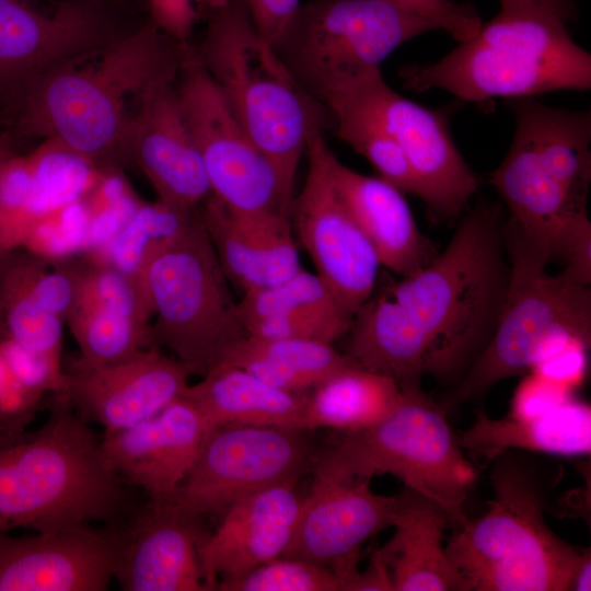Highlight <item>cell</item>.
Wrapping results in <instances>:
<instances>
[{"label":"cell","instance_id":"obj_1","mask_svg":"<svg viewBox=\"0 0 591 591\" xmlns=\"http://www.w3.org/2000/svg\"><path fill=\"white\" fill-rule=\"evenodd\" d=\"M189 49L148 19L102 50L34 81L10 109L15 132L109 167L144 96L177 78Z\"/></svg>","mask_w":591,"mask_h":591},{"label":"cell","instance_id":"obj_2","mask_svg":"<svg viewBox=\"0 0 591 591\" xmlns=\"http://www.w3.org/2000/svg\"><path fill=\"white\" fill-rule=\"evenodd\" d=\"M505 252L500 208L480 204L441 254L385 290L419 335L425 374L457 383L489 341L509 285Z\"/></svg>","mask_w":591,"mask_h":591},{"label":"cell","instance_id":"obj_3","mask_svg":"<svg viewBox=\"0 0 591 591\" xmlns=\"http://www.w3.org/2000/svg\"><path fill=\"white\" fill-rule=\"evenodd\" d=\"M126 501L102 438L65 395L54 396L39 430L0 448V533H55L112 522Z\"/></svg>","mask_w":591,"mask_h":591},{"label":"cell","instance_id":"obj_4","mask_svg":"<svg viewBox=\"0 0 591 591\" xmlns=\"http://www.w3.org/2000/svg\"><path fill=\"white\" fill-rule=\"evenodd\" d=\"M558 15L532 5L501 3L476 35L430 65L399 69L404 86L441 89L478 105L591 89V55L570 37Z\"/></svg>","mask_w":591,"mask_h":591},{"label":"cell","instance_id":"obj_5","mask_svg":"<svg viewBox=\"0 0 591 591\" xmlns=\"http://www.w3.org/2000/svg\"><path fill=\"white\" fill-rule=\"evenodd\" d=\"M515 132L488 182L512 221L548 256L564 258L580 233L591 229V113L555 108L534 97L507 100Z\"/></svg>","mask_w":591,"mask_h":591},{"label":"cell","instance_id":"obj_6","mask_svg":"<svg viewBox=\"0 0 591 591\" xmlns=\"http://www.w3.org/2000/svg\"><path fill=\"white\" fill-rule=\"evenodd\" d=\"M193 51L242 130L293 192L310 130L321 123L318 105L257 31L244 0L210 10Z\"/></svg>","mask_w":591,"mask_h":591},{"label":"cell","instance_id":"obj_7","mask_svg":"<svg viewBox=\"0 0 591 591\" xmlns=\"http://www.w3.org/2000/svg\"><path fill=\"white\" fill-rule=\"evenodd\" d=\"M495 461L486 512L456 528L445 545L467 591L570 590L583 551L547 524L534 470L508 453Z\"/></svg>","mask_w":591,"mask_h":591},{"label":"cell","instance_id":"obj_8","mask_svg":"<svg viewBox=\"0 0 591 591\" xmlns=\"http://www.w3.org/2000/svg\"><path fill=\"white\" fill-rule=\"evenodd\" d=\"M503 240L510 265L506 300L496 328L466 373L439 405L479 399L496 383L529 373L572 339L591 341V290L564 270L551 275V259L509 221Z\"/></svg>","mask_w":591,"mask_h":591},{"label":"cell","instance_id":"obj_9","mask_svg":"<svg viewBox=\"0 0 591 591\" xmlns=\"http://www.w3.org/2000/svg\"><path fill=\"white\" fill-rule=\"evenodd\" d=\"M403 394L390 416L372 427L345 432L316 457L313 467L370 480L391 474L440 507L450 525L459 528L467 520L464 506L477 477L474 463L460 447L439 403L422 389Z\"/></svg>","mask_w":591,"mask_h":591},{"label":"cell","instance_id":"obj_10","mask_svg":"<svg viewBox=\"0 0 591 591\" xmlns=\"http://www.w3.org/2000/svg\"><path fill=\"white\" fill-rule=\"evenodd\" d=\"M141 283L154 318V345L169 349L192 374L208 373L247 336L200 208L151 262Z\"/></svg>","mask_w":591,"mask_h":591},{"label":"cell","instance_id":"obj_11","mask_svg":"<svg viewBox=\"0 0 591 591\" xmlns=\"http://www.w3.org/2000/svg\"><path fill=\"white\" fill-rule=\"evenodd\" d=\"M434 30L385 0H310L274 47L301 89L328 108L398 46Z\"/></svg>","mask_w":591,"mask_h":591},{"label":"cell","instance_id":"obj_12","mask_svg":"<svg viewBox=\"0 0 591 591\" xmlns=\"http://www.w3.org/2000/svg\"><path fill=\"white\" fill-rule=\"evenodd\" d=\"M127 0H0V97L11 108L48 71L91 55L134 31Z\"/></svg>","mask_w":591,"mask_h":591},{"label":"cell","instance_id":"obj_13","mask_svg":"<svg viewBox=\"0 0 591 591\" xmlns=\"http://www.w3.org/2000/svg\"><path fill=\"white\" fill-rule=\"evenodd\" d=\"M211 196L240 217H290L293 192L242 130L193 47L176 78Z\"/></svg>","mask_w":591,"mask_h":591},{"label":"cell","instance_id":"obj_14","mask_svg":"<svg viewBox=\"0 0 591 591\" xmlns=\"http://www.w3.org/2000/svg\"><path fill=\"white\" fill-rule=\"evenodd\" d=\"M302 432L267 426L209 427L187 475L162 500L205 517L223 513L266 487L298 480L317 457Z\"/></svg>","mask_w":591,"mask_h":591},{"label":"cell","instance_id":"obj_15","mask_svg":"<svg viewBox=\"0 0 591 591\" xmlns=\"http://www.w3.org/2000/svg\"><path fill=\"white\" fill-rule=\"evenodd\" d=\"M322 124L310 130L304 185L290 208L296 240L310 256L315 274L351 317L375 290L381 266L374 247L336 189Z\"/></svg>","mask_w":591,"mask_h":591},{"label":"cell","instance_id":"obj_16","mask_svg":"<svg viewBox=\"0 0 591 591\" xmlns=\"http://www.w3.org/2000/svg\"><path fill=\"white\" fill-rule=\"evenodd\" d=\"M347 103L376 119L405 154L430 218L452 220L477 189V178L451 137L448 115L392 90L380 69L360 79L331 107Z\"/></svg>","mask_w":591,"mask_h":591},{"label":"cell","instance_id":"obj_17","mask_svg":"<svg viewBox=\"0 0 591 591\" xmlns=\"http://www.w3.org/2000/svg\"><path fill=\"white\" fill-rule=\"evenodd\" d=\"M66 393L76 414L103 433L137 425L182 397L190 371L158 347L109 363L92 364L79 357L63 368Z\"/></svg>","mask_w":591,"mask_h":591},{"label":"cell","instance_id":"obj_18","mask_svg":"<svg viewBox=\"0 0 591 591\" xmlns=\"http://www.w3.org/2000/svg\"><path fill=\"white\" fill-rule=\"evenodd\" d=\"M118 161L137 166L158 199L166 204L195 210L211 196L176 79L155 86L144 96L127 125Z\"/></svg>","mask_w":591,"mask_h":591},{"label":"cell","instance_id":"obj_19","mask_svg":"<svg viewBox=\"0 0 591 591\" xmlns=\"http://www.w3.org/2000/svg\"><path fill=\"white\" fill-rule=\"evenodd\" d=\"M121 532L80 526L0 533V591H104L114 579Z\"/></svg>","mask_w":591,"mask_h":591},{"label":"cell","instance_id":"obj_20","mask_svg":"<svg viewBox=\"0 0 591 591\" xmlns=\"http://www.w3.org/2000/svg\"><path fill=\"white\" fill-rule=\"evenodd\" d=\"M310 491L302 498L292 540L282 556L329 566L360 551L392 526L403 494H375L370 479L335 475L313 467Z\"/></svg>","mask_w":591,"mask_h":591},{"label":"cell","instance_id":"obj_21","mask_svg":"<svg viewBox=\"0 0 591 591\" xmlns=\"http://www.w3.org/2000/svg\"><path fill=\"white\" fill-rule=\"evenodd\" d=\"M199 515L151 499L123 533L114 579L125 591H209L199 549L207 537Z\"/></svg>","mask_w":591,"mask_h":591},{"label":"cell","instance_id":"obj_22","mask_svg":"<svg viewBox=\"0 0 591 591\" xmlns=\"http://www.w3.org/2000/svg\"><path fill=\"white\" fill-rule=\"evenodd\" d=\"M208 428L183 395L137 425L103 433L102 448L124 483L140 487L150 499H164L187 475Z\"/></svg>","mask_w":591,"mask_h":591},{"label":"cell","instance_id":"obj_23","mask_svg":"<svg viewBox=\"0 0 591 591\" xmlns=\"http://www.w3.org/2000/svg\"><path fill=\"white\" fill-rule=\"evenodd\" d=\"M297 480L282 482L253 493L222 514L217 529L199 549L208 590L218 581L235 577L282 556L298 522L302 498Z\"/></svg>","mask_w":591,"mask_h":591},{"label":"cell","instance_id":"obj_24","mask_svg":"<svg viewBox=\"0 0 591 591\" xmlns=\"http://www.w3.org/2000/svg\"><path fill=\"white\" fill-rule=\"evenodd\" d=\"M200 213L229 282L241 293L278 283L300 268L290 217L235 216L212 196Z\"/></svg>","mask_w":591,"mask_h":591},{"label":"cell","instance_id":"obj_25","mask_svg":"<svg viewBox=\"0 0 591 591\" xmlns=\"http://www.w3.org/2000/svg\"><path fill=\"white\" fill-rule=\"evenodd\" d=\"M328 165L336 189L374 247L381 266L408 277L437 256L418 230L403 192L380 176L354 171L332 151Z\"/></svg>","mask_w":591,"mask_h":591},{"label":"cell","instance_id":"obj_26","mask_svg":"<svg viewBox=\"0 0 591 591\" xmlns=\"http://www.w3.org/2000/svg\"><path fill=\"white\" fill-rule=\"evenodd\" d=\"M466 456L488 463L510 450L565 456L590 455L591 408L573 397L530 417L490 418L478 410L471 427L456 436Z\"/></svg>","mask_w":591,"mask_h":591},{"label":"cell","instance_id":"obj_27","mask_svg":"<svg viewBox=\"0 0 591 591\" xmlns=\"http://www.w3.org/2000/svg\"><path fill=\"white\" fill-rule=\"evenodd\" d=\"M402 494L394 534L379 548L394 591H467L443 545L450 524L444 511L408 488Z\"/></svg>","mask_w":591,"mask_h":591},{"label":"cell","instance_id":"obj_28","mask_svg":"<svg viewBox=\"0 0 591 591\" xmlns=\"http://www.w3.org/2000/svg\"><path fill=\"white\" fill-rule=\"evenodd\" d=\"M190 401L208 427L248 425L304 431L308 392L276 387L251 372L221 363L189 384Z\"/></svg>","mask_w":591,"mask_h":591},{"label":"cell","instance_id":"obj_29","mask_svg":"<svg viewBox=\"0 0 591 591\" xmlns=\"http://www.w3.org/2000/svg\"><path fill=\"white\" fill-rule=\"evenodd\" d=\"M221 363L244 369L291 392H308L334 374L358 366L333 344L250 335L232 346Z\"/></svg>","mask_w":591,"mask_h":591},{"label":"cell","instance_id":"obj_30","mask_svg":"<svg viewBox=\"0 0 591 591\" xmlns=\"http://www.w3.org/2000/svg\"><path fill=\"white\" fill-rule=\"evenodd\" d=\"M392 378L359 366L345 369L311 390L305 429L345 432L372 427L390 416L403 399Z\"/></svg>","mask_w":591,"mask_h":591},{"label":"cell","instance_id":"obj_31","mask_svg":"<svg viewBox=\"0 0 591 591\" xmlns=\"http://www.w3.org/2000/svg\"><path fill=\"white\" fill-rule=\"evenodd\" d=\"M198 209H183L159 199L141 201L105 248L91 255L142 287V277L151 262L186 229Z\"/></svg>","mask_w":591,"mask_h":591},{"label":"cell","instance_id":"obj_32","mask_svg":"<svg viewBox=\"0 0 591 591\" xmlns=\"http://www.w3.org/2000/svg\"><path fill=\"white\" fill-rule=\"evenodd\" d=\"M65 324L80 349L79 358L86 363L115 362L157 347L150 323L104 306L77 305Z\"/></svg>","mask_w":591,"mask_h":591},{"label":"cell","instance_id":"obj_33","mask_svg":"<svg viewBox=\"0 0 591 591\" xmlns=\"http://www.w3.org/2000/svg\"><path fill=\"white\" fill-rule=\"evenodd\" d=\"M328 111L334 117L337 136L364 157L381 178L404 194L418 196V185L405 154L376 119L347 103Z\"/></svg>","mask_w":591,"mask_h":591},{"label":"cell","instance_id":"obj_34","mask_svg":"<svg viewBox=\"0 0 591 591\" xmlns=\"http://www.w3.org/2000/svg\"><path fill=\"white\" fill-rule=\"evenodd\" d=\"M239 309L245 328L266 317L306 310L337 312L351 317L341 309L324 281L303 268L283 282L242 293Z\"/></svg>","mask_w":591,"mask_h":591},{"label":"cell","instance_id":"obj_35","mask_svg":"<svg viewBox=\"0 0 591 591\" xmlns=\"http://www.w3.org/2000/svg\"><path fill=\"white\" fill-rule=\"evenodd\" d=\"M0 318L5 337L32 351L62 362L63 320L1 281Z\"/></svg>","mask_w":591,"mask_h":591},{"label":"cell","instance_id":"obj_36","mask_svg":"<svg viewBox=\"0 0 591 591\" xmlns=\"http://www.w3.org/2000/svg\"><path fill=\"white\" fill-rule=\"evenodd\" d=\"M219 591H339L333 570L323 564L280 556L217 582Z\"/></svg>","mask_w":591,"mask_h":591},{"label":"cell","instance_id":"obj_37","mask_svg":"<svg viewBox=\"0 0 591 591\" xmlns=\"http://www.w3.org/2000/svg\"><path fill=\"white\" fill-rule=\"evenodd\" d=\"M88 231V212L80 199L36 221L21 248L49 262H62L86 251Z\"/></svg>","mask_w":591,"mask_h":591},{"label":"cell","instance_id":"obj_38","mask_svg":"<svg viewBox=\"0 0 591 591\" xmlns=\"http://www.w3.org/2000/svg\"><path fill=\"white\" fill-rule=\"evenodd\" d=\"M0 351L12 373L32 394L61 396L66 393V376L62 362L32 351L9 337L0 338Z\"/></svg>","mask_w":591,"mask_h":591},{"label":"cell","instance_id":"obj_39","mask_svg":"<svg viewBox=\"0 0 591 591\" xmlns=\"http://www.w3.org/2000/svg\"><path fill=\"white\" fill-rule=\"evenodd\" d=\"M430 21L462 43L478 33L483 22L472 3L454 0H385Z\"/></svg>","mask_w":591,"mask_h":591},{"label":"cell","instance_id":"obj_40","mask_svg":"<svg viewBox=\"0 0 591 591\" xmlns=\"http://www.w3.org/2000/svg\"><path fill=\"white\" fill-rule=\"evenodd\" d=\"M42 401L12 375L0 351V433L7 438L20 437Z\"/></svg>","mask_w":591,"mask_h":591},{"label":"cell","instance_id":"obj_41","mask_svg":"<svg viewBox=\"0 0 591 591\" xmlns=\"http://www.w3.org/2000/svg\"><path fill=\"white\" fill-rule=\"evenodd\" d=\"M572 391L541 374L529 372L515 389L508 415L514 417L538 415L571 398Z\"/></svg>","mask_w":591,"mask_h":591},{"label":"cell","instance_id":"obj_42","mask_svg":"<svg viewBox=\"0 0 591 591\" xmlns=\"http://www.w3.org/2000/svg\"><path fill=\"white\" fill-rule=\"evenodd\" d=\"M359 553L349 554L329 565L339 591H394L390 569L379 549L372 554L363 571L358 569Z\"/></svg>","mask_w":591,"mask_h":591},{"label":"cell","instance_id":"obj_43","mask_svg":"<svg viewBox=\"0 0 591 591\" xmlns=\"http://www.w3.org/2000/svg\"><path fill=\"white\" fill-rule=\"evenodd\" d=\"M590 344L570 340L537 362L530 372H535L571 390L583 380L588 368Z\"/></svg>","mask_w":591,"mask_h":591},{"label":"cell","instance_id":"obj_44","mask_svg":"<svg viewBox=\"0 0 591 591\" xmlns=\"http://www.w3.org/2000/svg\"><path fill=\"white\" fill-rule=\"evenodd\" d=\"M260 35L273 46L279 39L301 0H244Z\"/></svg>","mask_w":591,"mask_h":591},{"label":"cell","instance_id":"obj_45","mask_svg":"<svg viewBox=\"0 0 591 591\" xmlns=\"http://www.w3.org/2000/svg\"><path fill=\"white\" fill-rule=\"evenodd\" d=\"M227 0H150V19L167 33L187 36L194 19L193 2L208 7L209 11L220 7Z\"/></svg>","mask_w":591,"mask_h":591},{"label":"cell","instance_id":"obj_46","mask_svg":"<svg viewBox=\"0 0 591 591\" xmlns=\"http://www.w3.org/2000/svg\"><path fill=\"white\" fill-rule=\"evenodd\" d=\"M501 3H515L537 7L547 10L565 22H571L577 19L578 5L577 0H499Z\"/></svg>","mask_w":591,"mask_h":591},{"label":"cell","instance_id":"obj_47","mask_svg":"<svg viewBox=\"0 0 591 591\" xmlns=\"http://www.w3.org/2000/svg\"><path fill=\"white\" fill-rule=\"evenodd\" d=\"M570 590H591V553L590 549L582 552L581 559L573 575Z\"/></svg>","mask_w":591,"mask_h":591},{"label":"cell","instance_id":"obj_48","mask_svg":"<svg viewBox=\"0 0 591 591\" xmlns=\"http://www.w3.org/2000/svg\"><path fill=\"white\" fill-rule=\"evenodd\" d=\"M15 155L13 151V143L4 144L0 147V176L7 163Z\"/></svg>","mask_w":591,"mask_h":591},{"label":"cell","instance_id":"obj_49","mask_svg":"<svg viewBox=\"0 0 591 591\" xmlns=\"http://www.w3.org/2000/svg\"><path fill=\"white\" fill-rule=\"evenodd\" d=\"M12 135L7 129L3 121L0 120V147L12 143Z\"/></svg>","mask_w":591,"mask_h":591},{"label":"cell","instance_id":"obj_50","mask_svg":"<svg viewBox=\"0 0 591 591\" xmlns=\"http://www.w3.org/2000/svg\"><path fill=\"white\" fill-rule=\"evenodd\" d=\"M25 1H33V0H25Z\"/></svg>","mask_w":591,"mask_h":591}]
</instances>
